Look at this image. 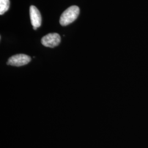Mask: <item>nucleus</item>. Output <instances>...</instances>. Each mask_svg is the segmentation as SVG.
Listing matches in <instances>:
<instances>
[{"label": "nucleus", "mask_w": 148, "mask_h": 148, "mask_svg": "<svg viewBox=\"0 0 148 148\" xmlns=\"http://www.w3.org/2000/svg\"><path fill=\"white\" fill-rule=\"evenodd\" d=\"M79 8L77 5H72L67 8L60 16L59 22L61 25L66 26L75 21L79 15Z\"/></svg>", "instance_id": "nucleus-1"}, {"label": "nucleus", "mask_w": 148, "mask_h": 148, "mask_svg": "<svg viewBox=\"0 0 148 148\" xmlns=\"http://www.w3.org/2000/svg\"><path fill=\"white\" fill-rule=\"evenodd\" d=\"M10 6V0H0V14L2 15L8 11Z\"/></svg>", "instance_id": "nucleus-5"}, {"label": "nucleus", "mask_w": 148, "mask_h": 148, "mask_svg": "<svg viewBox=\"0 0 148 148\" xmlns=\"http://www.w3.org/2000/svg\"><path fill=\"white\" fill-rule=\"evenodd\" d=\"M61 41L60 35L57 33H50L41 39V43L45 47L54 48L58 46Z\"/></svg>", "instance_id": "nucleus-3"}, {"label": "nucleus", "mask_w": 148, "mask_h": 148, "mask_svg": "<svg viewBox=\"0 0 148 148\" xmlns=\"http://www.w3.org/2000/svg\"><path fill=\"white\" fill-rule=\"evenodd\" d=\"M33 29H34V30H36V29H37V27H33Z\"/></svg>", "instance_id": "nucleus-6"}, {"label": "nucleus", "mask_w": 148, "mask_h": 148, "mask_svg": "<svg viewBox=\"0 0 148 148\" xmlns=\"http://www.w3.org/2000/svg\"><path fill=\"white\" fill-rule=\"evenodd\" d=\"M32 60L30 56L25 54H18L8 59L7 64L13 66L19 67L29 63Z\"/></svg>", "instance_id": "nucleus-2"}, {"label": "nucleus", "mask_w": 148, "mask_h": 148, "mask_svg": "<svg viewBox=\"0 0 148 148\" xmlns=\"http://www.w3.org/2000/svg\"><path fill=\"white\" fill-rule=\"evenodd\" d=\"M30 16L33 27H38L42 23V17L40 11L35 5H31L30 7Z\"/></svg>", "instance_id": "nucleus-4"}]
</instances>
